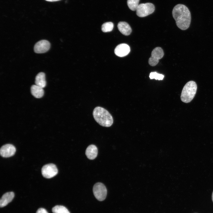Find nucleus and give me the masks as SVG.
<instances>
[{
    "label": "nucleus",
    "instance_id": "f257e3e1",
    "mask_svg": "<svg viewBox=\"0 0 213 213\" xmlns=\"http://www.w3.org/2000/svg\"><path fill=\"white\" fill-rule=\"evenodd\" d=\"M172 15L178 28L182 30L189 28L191 16L189 9L186 6L181 4L175 6L172 10Z\"/></svg>",
    "mask_w": 213,
    "mask_h": 213
},
{
    "label": "nucleus",
    "instance_id": "f03ea898",
    "mask_svg": "<svg viewBox=\"0 0 213 213\" xmlns=\"http://www.w3.org/2000/svg\"><path fill=\"white\" fill-rule=\"evenodd\" d=\"M93 118L100 125L105 127L111 126L113 122V117L106 109L100 106H97L93 112Z\"/></svg>",
    "mask_w": 213,
    "mask_h": 213
},
{
    "label": "nucleus",
    "instance_id": "7ed1b4c3",
    "mask_svg": "<svg viewBox=\"0 0 213 213\" xmlns=\"http://www.w3.org/2000/svg\"><path fill=\"white\" fill-rule=\"evenodd\" d=\"M197 86L196 82L193 81L188 82L184 86L181 93V101L188 103L193 99L196 93Z\"/></svg>",
    "mask_w": 213,
    "mask_h": 213
},
{
    "label": "nucleus",
    "instance_id": "20e7f679",
    "mask_svg": "<svg viewBox=\"0 0 213 213\" xmlns=\"http://www.w3.org/2000/svg\"><path fill=\"white\" fill-rule=\"evenodd\" d=\"M155 10L154 5L150 3L139 4L136 10L137 15L140 17H144L152 13Z\"/></svg>",
    "mask_w": 213,
    "mask_h": 213
},
{
    "label": "nucleus",
    "instance_id": "39448f33",
    "mask_svg": "<svg viewBox=\"0 0 213 213\" xmlns=\"http://www.w3.org/2000/svg\"><path fill=\"white\" fill-rule=\"evenodd\" d=\"M93 192L95 198L99 201H103L106 198L107 189L105 185L101 183H97L94 185Z\"/></svg>",
    "mask_w": 213,
    "mask_h": 213
},
{
    "label": "nucleus",
    "instance_id": "423d86ee",
    "mask_svg": "<svg viewBox=\"0 0 213 213\" xmlns=\"http://www.w3.org/2000/svg\"><path fill=\"white\" fill-rule=\"evenodd\" d=\"M58 171L55 165L49 164L44 165L41 169V172L43 177L50 178L55 176L58 173Z\"/></svg>",
    "mask_w": 213,
    "mask_h": 213
},
{
    "label": "nucleus",
    "instance_id": "0eeeda50",
    "mask_svg": "<svg viewBox=\"0 0 213 213\" xmlns=\"http://www.w3.org/2000/svg\"><path fill=\"white\" fill-rule=\"evenodd\" d=\"M163 51L160 47L154 48L151 53V56L149 60V63L151 66L156 65L159 62V60L163 57Z\"/></svg>",
    "mask_w": 213,
    "mask_h": 213
},
{
    "label": "nucleus",
    "instance_id": "6e6552de",
    "mask_svg": "<svg viewBox=\"0 0 213 213\" xmlns=\"http://www.w3.org/2000/svg\"><path fill=\"white\" fill-rule=\"evenodd\" d=\"M50 44L46 40H43L37 42L34 46V51L36 53H43L47 51L49 49Z\"/></svg>",
    "mask_w": 213,
    "mask_h": 213
},
{
    "label": "nucleus",
    "instance_id": "1a4fd4ad",
    "mask_svg": "<svg viewBox=\"0 0 213 213\" xmlns=\"http://www.w3.org/2000/svg\"><path fill=\"white\" fill-rule=\"evenodd\" d=\"M16 152V148L12 145L6 144L1 147L0 149L1 156L4 157H9L14 155Z\"/></svg>",
    "mask_w": 213,
    "mask_h": 213
},
{
    "label": "nucleus",
    "instance_id": "9d476101",
    "mask_svg": "<svg viewBox=\"0 0 213 213\" xmlns=\"http://www.w3.org/2000/svg\"><path fill=\"white\" fill-rule=\"evenodd\" d=\"M130 51V47L128 44L122 43L118 45L116 47L114 52L117 56L122 57L128 54Z\"/></svg>",
    "mask_w": 213,
    "mask_h": 213
},
{
    "label": "nucleus",
    "instance_id": "9b49d317",
    "mask_svg": "<svg viewBox=\"0 0 213 213\" xmlns=\"http://www.w3.org/2000/svg\"><path fill=\"white\" fill-rule=\"evenodd\" d=\"M117 27L120 31L124 35H129L131 33L132 29L130 26L125 22H119L117 25Z\"/></svg>",
    "mask_w": 213,
    "mask_h": 213
},
{
    "label": "nucleus",
    "instance_id": "f8f14e48",
    "mask_svg": "<svg viewBox=\"0 0 213 213\" xmlns=\"http://www.w3.org/2000/svg\"><path fill=\"white\" fill-rule=\"evenodd\" d=\"M14 196L13 192L6 193L2 196L0 200V206L1 207L6 206L11 201Z\"/></svg>",
    "mask_w": 213,
    "mask_h": 213
},
{
    "label": "nucleus",
    "instance_id": "ddd939ff",
    "mask_svg": "<svg viewBox=\"0 0 213 213\" xmlns=\"http://www.w3.org/2000/svg\"><path fill=\"white\" fill-rule=\"evenodd\" d=\"M97 154V148L94 145H89L86 150L85 154L87 158L90 159H94L96 157Z\"/></svg>",
    "mask_w": 213,
    "mask_h": 213
},
{
    "label": "nucleus",
    "instance_id": "4468645a",
    "mask_svg": "<svg viewBox=\"0 0 213 213\" xmlns=\"http://www.w3.org/2000/svg\"><path fill=\"white\" fill-rule=\"evenodd\" d=\"M31 91L32 95L37 98H41L44 95L43 88L36 85H33L31 86Z\"/></svg>",
    "mask_w": 213,
    "mask_h": 213
},
{
    "label": "nucleus",
    "instance_id": "2eb2a0df",
    "mask_svg": "<svg viewBox=\"0 0 213 213\" xmlns=\"http://www.w3.org/2000/svg\"><path fill=\"white\" fill-rule=\"evenodd\" d=\"M36 85L42 88H44L46 85L45 74L43 72L39 73L36 76L35 78Z\"/></svg>",
    "mask_w": 213,
    "mask_h": 213
},
{
    "label": "nucleus",
    "instance_id": "dca6fc26",
    "mask_svg": "<svg viewBox=\"0 0 213 213\" xmlns=\"http://www.w3.org/2000/svg\"><path fill=\"white\" fill-rule=\"evenodd\" d=\"M53 213H70L68 209L65 206L61 205H57L52 209Z\"/></svg>",
    "mask_w": 213,
    "mask_h": 213
},
{
    "label": "nucleus",
    "instance_id": "f3484780",
    "mask_svg": "<svg viewBox=\"0 0 213 213\" xmlns=\"http://www.w3.org/2000/svg\"><path fill=\"white\" fill-rule=\"evenodd\" d=\"M114 28V24L111 22H107L104 23L102 25L101 30L104 32H109L112 30Z\"/></svg>",
    "mask_w": 213,
    "mask_h": 213
},
{
    "label": "nucleus",
    "instance_id": "a211bd4d",
    "mask_svg": "<svg viewBox=\"0 0 213 213\" xmlns=\"http://www.w3.org/2000/svg\"><path fill=\"white\" fill-rule=\"evenodd\" d=\"M140 0H128L127 4L129 9L131 10L134 11L139 5Z\"/></svg>",
    "mask_w": 213,
    "mask_h": 213
},
{
    "label": "nucleus",
    "instance_id": "6ab92c4d",
    "mask_svg": "<svg viewBox=\"0 0 213 213\" xmlns=\"http://www.w3.org/2000/svg\"><path fill=\"white\" fill-rule=\"evenodd\" d=\"M149 77L150 79H155L156 80H163L164 75L158 73L156 72H154L150 73Z\"/></svg>",
    "mask_w": 213,
    "mask_h": 213
},
{
    "label": "nucleus",
    "instance_id": "aec40b11",
    "mask_svg": "<svg viewBox=\"0 0 213 213\" xmlns=\"http://www.w3.org/2000/svg\"><path fill=\"white\" fill-rule=\"evenodd\" d=\"M36 213H48L47 211L44 209L41 208L39 209L37 211Z\"/></svg>",
    "mask_w": 213,
    "mask_h": 213
},
{
    "label": "nucleus",
    "instance_id": "412c9836",
    "mask_svg": "<svg viewBox=\"0 0 213 213\" xmlns=\"http://www.w3.org/2000/svg\"><path fill=\"white\" fill-rule=\"evenodd\" d=\"M45 0L47 1H59L60 0Z\"/></svg>",
    "mask_w": 213,
    "mask_h": 213
},
{
    "label": "nucleus",
    "instance_id": "4be33fe9",
    "mask_svg": "<svg viewBox=\"0 0 213 213\" xmlns=\"http://www.w3.org/2000/svg\"><path fill=\"white\" fill-rule=\"evenodd\" d=\"M212 199L213 202V191L212 192Z\"/></svg>",
    "mask_w": 213,
    "mask_h": 213
}]
</instances>
